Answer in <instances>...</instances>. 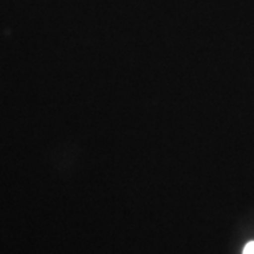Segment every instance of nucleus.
<instances>
[{
  "mask_svg": "<svg viewBox=\"0 0 254 254\" xmlns=\"http://www.w3.org/2000/svg\"><path fill=\"white\" fill-rule=\"evenodd\" d=\"M243 254H254V241H251V243L247 244L244 249Z\"/></svg>",
  "mask_w": 254,
  "mask_h": 254,
  "instance_id": "obj_1",
  "label": "nucleus"
}]
</instances>
